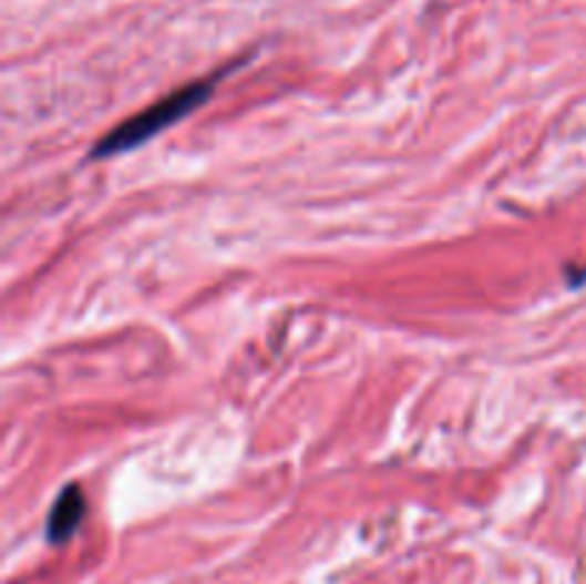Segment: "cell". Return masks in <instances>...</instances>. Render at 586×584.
I'll return each mask as SVG.
<instances>
[{"label": "cell", "mask_w": 586, "mask_h": 584, "mask_svg": "<svg viewBox=\"0 0 586 584\" xmlns=\"http://www.w3.org/2000/svg\"><path fill=\"white\" fill-rule=\"evenodd\" d=\"M220 75H224V72H218V75L212 78H201V81L184 83L181 90L169 92L166 98L146 106L144 112L126 117L123 124H117L115 130L106 132V135L89 150V158H115V155H123V152L150 144L152 137L161 135V132L169 130V126H175L177 121H184L186 115H192V112L198 110L201 103L209 101Z\"/></svg>", "instance_id": "cell-1"}, {"label": "cell", "mask_w": 586, "mask_h": 584, "mask_svg": "<svg viewBox=\"0 0 586 584\" xmlns=\"http://www.w3.org/2000/svg\"><path fill=\"white\" fill-rule=\"evenodd\" d=\"M83 515H86V499H83V490L78 484H66V488L58 493V499L52 502L47 519V539L52 544H63L75 536L78 527H81Z\"/></svg>", "instance_id": "cell-2"}]
</instances>
